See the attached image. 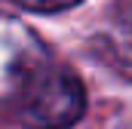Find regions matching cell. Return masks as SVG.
<instances>
[{"label": "cell", "mask_w": 132, "mask_h": 129, "mask_svg": "<svg viewBox=\"0 0 132 129\" xmlns=\"http://www.w3.org/2000/svg\"><path fill=\"white\" fill-rule=\"evenodd\" d=\"M86 111V92L65 64H43L12 104V114L28 129H68Z\"/></svg>", "instance_id": "1"}, {"label": "cell", "mask_w": 132, "mask_h": 129, "mask_svg": "<svg viewBox=\"0 0 132 129\" xmlns=\"http://www.w3.org/2000/svg\"><path fill=\"white\" fill-rule=\"evenodd\" d=\"M43 64H49L43 40L25 22L0 12V108L15 104Z\"/></svg>", "instance_id": "2"}, {"label": "cell", "mask_w": 132, "mask_h": 129, "mask_svg": "<svg viewBox=\"0 0 132 129\" xmlns=\"http://www.w3.org/2000/svg\"><path fill=\"white\" fill-rule=\"evenodd\" d=\"M95 55L117 74L132 80V12H123L95 37Z\"/></svg>", "instance_id": "3"}, {"label": "cell", "mask_w": 132, "mask_h": 129, "mask_svg": "<svg viewBox=\"0 0 132 129\" xmlns=\"http://www.w3.org/2000/svg\"><path fill=\"white\" fill-rule=\"evenodd\" d=\"M19 6L25 9H34V12H55V9H71L77 6L80 0H15Z\"/></svg>", "instance_id": "4"}]
</instances>
